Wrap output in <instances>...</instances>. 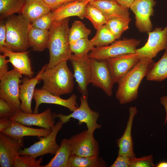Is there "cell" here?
Instances as JSON below:
<instances>
[{
  "label": "cell",
  "mask_w": 167,
  "mask_h": 167,
  "mask_svg": "<svg viewBox=\"0 0 167 167\" xmlns=\"http://www.w3.org/2000/svg\"><path fill=\"white\" fill-rule=\"evenodd\" d=\"M140 40L126 39L115 41L110 45L96 47L88 54L90 58L105 60L128 53H135Z\"/></svg>",
  "instance_id": "52a82bcc"
},
{
  "label": "cell",
  "mask_w": 167,
  "mask_h": 167,
  "mask_svg": "<svg viewBox=\"0 0 167 167\" xmlns=\"http://www.w3.org/2000/svg\"><path fill=\"white\" fill-rule=\"evenodd\" d=\"M148 33L146 43L135 50L140 59H153L160 51L167 48V25L164 28L157 27Z\"/></svg>",
  "instance_id": "30bf717a"
},
{
  "label": "cell",
  "mask_w": 167,
  "mask_h": 167,
  "mask_svg": "<svg viewBox=\"0 0 167 167\" xmlns=\"http://www.w3.org/2000/svg\"><path fill=\"white\" fill-rule=\"evenodd\" d=\"M131 20L130 17H116L108 20L105 25L117 40L129 28Z\"/></svg>",
  "instance_id": "f546056e"
},
{
  "label": "cell",
  "mask_w": 167,
  "mask_h": 167,
  "mask_svg": "<svg viewBox=\"0 0 167 167\" xmlns=\"http://www.w3.org/2000/svg\"><path fill=\"white\" fill-rule=\"evenodd\" d=\"M51 11L43 0H26L21 14L31 24Z\"/></svg>",
  "instance_id": "cb8c5ba5"
},
{
  "label": "cell",
  "mask_w": 167,
  "mask_h": 167,
  "mask_svg": "<svg viewBox=\"0 0 167 167\" xmlns=\"http://www.w3.org/2000/svg\"><path fill=\"white\" fill-rule=\"evenodd\" d=\"M6 29L5 23L2 20L0 23V46H4L6 44Z\"/></svg>",
  "instance_id": "b9f144b4"
},
{
  "label": "cell",
  "mask_w": 167,
  "mask_h": 167,
  "mask_svg": "<svg viewBox=\"0 0 167 167\" xmlns=\"http://www.w3.org/2000/svg\"><path fill=\"white\" fill-rule=\"evenodd\" d=\"M95 48L88 38L78 40L70 44L71 53L77 57H83L88 56L89 53Z\"/></svg>",
  "instance_id": "836d02e7"
},
{
  "label": "cell",
  "mask_w": 167,
  "mask_h": 167,
  "mask_svg": "<svg viewBox=\"0 0 167 167\" xmlns=\"http://www.w3.org/2000/svg\"><path fill=\"white\" fill-rule=\"evenodd\" d=\"M71 155L69 139H63L61 141L59 147L54 157L43 167H68Z\"/></svg>",
  "instance_id": "d4e9b609"
},
{
  "label": "cell",
  "mask_w": 167,
  "mask_h": 167,
  "mask_svg": "<svg viewBox=\"0 0 167 167\" xmlns=\"http://www.w3.org/2000/svg\"><path fill=\"white\" fill-rule=\"evenodd\" d=\"M89 3L99 10L107 21L116 17L130 18L129 9L125 8L114 0H95Z\"/></svg>",
  "instance_id": "7402d4cb"
},
{
  "label": "cell",
  "mask_w": 167,
  "mask_h": 167,
  "mask_svg": "<svg viewBox=\"0 0 167 167\" xmlns=\"http://www.w3.org/2000/svg\"><path fill=\"white\" fill-rule=\"evenodd\" d=\"M124 7L129 9L134 0H115Z\"/></svg>",
  "instance_id": "f6af8a7d"
},
{
  "label": "cell",
  "mask_w": 167,
  "mask_h": 167,
  "mask_svg": "<svg viewBox=\"0 0 167 167\" xmlns=\"http://www.w3.org/2000/svg\"><path fill=\"white\" fill-rule=\"evenodd\" d=\"M23 145V138L13 137L0 133V166L13 167Z\"/></svg>",
  "instance_id": "5bb4252c"
},
{
  "label": "cell",
  "mask_w": 167,
  "mask_h": 167,
  "mask_svg": "<svg viewBox=\"0 0 167 167\" xmlns=\"http://www.w3.org/2000/svg\"><path fill=\"white\" fill-rule=\"evenodd\" d=\"M55 118L54 113L48 108L37 113H27L19 110L9 118L25 126H35L51 131L55 125Z\"/></svg>",
  "instance_id": "4fadbf2b"
},
{
  "label": "cell",
  "mask_w": 167,
  "mask_h": 167,
  "mask_svg": "<svg viewBox=\"0 0 167 167\" xmlns=\"http://www.w3.org/2000/svg\"><path fill=\"white\" fill-rule=\"evenodd\" d=\"M74 78L67 61L62 62L52 68H46L41 77V88L58 96L70 93L74 88Z\"/></svg>",
  "instance_id": "3957f363"
},
{
  "label": "cell",
  "mask_w": 167,
  "mask_h": 167,
  "mask_svg": "<svg viewBox=\"0 0 167 167\" xmlns=\"http://www.w3.org/2000/svg\"><path fill=\"white\" fill-rule=\"evenodd\" d=\"M107 164L101 157H80L71 155L68 162V167H105Z\"/></svg>",
  "instance_id": "83f0119b"
},
{
  "label": "cell",
  "mask_w": 167,
  "mask_h": 167,
  "mask_svg": "<svg viewBox=\"0 0 167 167\" xmlns=\"http://www.w3.org/2000/svg\"><path fill=\"white\" fill-rule=\"evenodd\" d=\"M106 60L114 83H117L140 60L135 53L125 54Z\"/></svg>",
  "instance_id": "9a60e30c"
},
{
  "label": "cell",
  "mask_w": 167,
  "mask_h": 167,
  "mask_svg": "<svg viewBox=\"0 0 167 167\" xmlns=\"http://www.w3.org/2000/svg\"><path fill=\"white\" fill-rule=\"evenodd\" d=\"M6 57L3 54L0 55V78L8 71L7 63L9 62Z\"/></svg>",
  "instance_id": "60d3db41"
},
{
  "label": "cell",
  "mask_w": 167,
  "mask_h": 167,
  "mask_svg": "<svg viewBox=\"0 0 167 167\" xmlns=\"http://www.w3.org/2000/svg\"><path fill=\"white\" fill-rule=\"evenodd\" d=\"M26 0H0L1 19L9 17L15 13L21 14Z\"/></svg>",
  "instance_id": "f1b7e54d"
},
{
  "label": "cell",
  "mask_w": 167,
  "mask_h": 167,
  "mask_svg": "<svg viewBox=\"0 0 167 167\" xmlns=\"http://www.w3.org/2000/svg\"><path fill=\"white\" fill-rule=\"evenodd\" d=\"M160 59L154 63L147 75L148 80L161 82L167 78V48Z\"/></svg>",
  "instance_id": "4316f807"
},
{
  "label": "cell",
  "mask_w": 167,
  "mask_h": 167,
  "mask_svg": "<svg viewBox=\"0 0 167 167\" xmlns=\"http://www.w3.org/2000/svg\"><path fill=\"white\" fill-rule=\"evenodd\" d=\"M116 40L113 35L105 24L97 30L96 35L90 40L96 47L109 45Z\"/></svg>",
  "instance_id": "4dcf8cb0"
},
{
  "label": "cell",
  "mask_w": 167,
  "mask_h": 167,
  "mask_svg": "<svg viewBox=\"0 0 167 167\" xmlns=\"http://www.w3.org/2000/svg\"><path fill=\"white\" fill-rule=\"evenodd\" d=\"M90 83L101 89L108 96H111L114 83L106 60H98L90 58Z\"/></svg>",
  "instance_id": "8fae6325"
},
{
  "label": "cell",
  "mask_w": 167,
  "mask_h": 167,
  "mask_svg": "<svg viewBox=\"0 0 167 167\" xmlns=\"http://www.w3.org/2000/svg\"><path fill=\"white\" fill-rule=\"evenodd\" d=\"M77 97L76 95L73 94L68 99H65L42 88L35 89L33 96L35 102L33 113H38L39 106L42 103L59 105L66 107L73 112L78 107Z\"/></svg>",
  "instance_id": "e0dca14e"
},
{
  "label": "cell",
  "mask_w": 167,
  "mask_h": 167,
  "mask_svg": "<svg viewBox=\"0 0 167 167\" xmlns=\"http://www.w3.org/2000/svg\"><path fill=\"white\" fill-rule=\"evenodd\" d=\"M42 158L38 159L29 155H20L15 159L13 167H43Z\"/></svg>",
  "instance_id": "e575fe53"
},
{
  "label": "cell",
  "mask_w": 167,
  "mask_h": 167,
  "mask_svg": "<svg viewBox=\"0 0 167 167\" xmlns=\"http://www.w3.org/2000/svg\"><path fill=\"white\" fill-rule=\"evenodd\" d=\"M130 167H156L153 163L152 155L145 156L140 158L136 156L130 159Z\"/></svg>",
  "instance_id": "8d00e7d4"
},
{
  "label": "cell",
  "mask_w": 167,
  "mask_h": 167,
  "mask_svg": "<svg viewBox=\"0 0 167 167\" xmlns=\"http://www.w3.org/2000/svg\"><path fill=\"white\" fill-rule=\"evenodd\" d=\"M69 18L54 21L49 30L47 48L49 53L46 69L53 67L59 63L69 60L72 54L70 49L69 33Z\"/></svg>",
  "instance_id": "6da1fadb"
},
{
  "label": "cell",
  "mask_w": 167,
  "mask_h": 167,
  "mask_svg": "<svg viewBox=\"0 0 167 167\" xmlns=\"http://www.w3.org/2000/svg\"><path fill=\"white\" fill-rule=\"evenodd\" d=\"M155 0H134L129 8L135 16V24L139 31L143 33L151 31L152 25L151 17L153 15Z\"/></svg>",
  "instance_id": "7c38bea8"
},
{
  "label": "cell",
  "mask_w": 167,
  "mask_h": 167,
  "mask_svg": "<svg viewBox=\"0 0 167 167\" xmlns=\"http://www.w3.org/2000/svg\"><path fill=\"white\" fill-rule=\"evenodd\" d=\"M46 67L44 65L35 77L25 78L19 86V97L21 102L20 110L24 112L32 113V102L33 99L35 87L41 80L42 74Z\"/></svg>",
  "instance_id": "ac0fdd59"
},
{
  "label": "cell",
  "mask_w": 167,
  "mask_h": 167,
  "mask_svg": "<svg viewBox=\"0 0 167 167\" xmlns=\"http://www.w3.org/2000/svg\"><path fill=\"white\" fill-rule=\"evenodd\" d=\"M73 67L74 77L82 95H88L87 87L90 83L91 69L88 56L78 57L73 54L69 60Z\"/></svg>",
  "instance_id": "2e32d148"
},
{
  "label": "cell",
  "mask_w": 167,
  "mask_h": 167,
  "mask_svg": "<svg viewBox=\"0 0 167 167\" xmlns=\"http://www.w3.org/2000/svg\"><path fill=\"white\" fill-rule=\"evenodd\" d=\"M51 11L68 2L77 0H43Z\"/></svg>",
  "instance_id": "ab89813d"
},
{
  "label": "cell",
  "mask_w": 167,
  "mask_h": 167,
  "mask_svg": "<svg viewBox=\"0 0 167 167\" xmlns=\"http://www.w3.org/2000/svg\"><path fill=\"white\" fill-rule=\"evenodd\" d=\"M84 15L85 17L90 21L96 30L105 25L107 21L102 13L89 2L86 6Z\"/></svg>",
  "instance_id": "1f68e13d"
},
{
  "label": "cell",
  "mask_w": 167,
  "mask_h": 167,
  "mask_svg": "<svg viewBox=\"0 0 167 167\" xmlns=\"http://www.w3.org/2000/svg\"><path fill=\"white\" fill-rule=\"evenodd\" d=\"M88 99V95H82L80 98L79 106L71 113L68 115L54 113V117L59 118L63 124L69 122L71 118L77 119L79 121L78 124L84 123L88 131L94 133L95 130L100 129L102 126L97 123L100 116L99 113L90 108Z\"/></svg>",
  "instance_id": "5b68a950"
},
{
  "label": "cell",
  "mask_w": 167,
  "mask_h": 167,
  "mask_svg": "<svg viewBox=\"0 0 167 167\" xmlns=\"http://www.w3.org/2000/svg\"><path fill=\"white\" fill-rule=\"evenodd\" d=\"M12 121L9 118H3L0 119V132L5 129L7 128L12 124Z\"/></svg>",
  "instance_id": "7bdbcfd3"
},
{
  "label": "cell",
  "mask_w": 167,
  "mask_h": 167,
  "mask_svg": "<svg viewBox=\"0 0 167 167\" xmlns=\"http://www.w3.org/2000/svg\"><path fill=\"white\" fill-rule=\"evenodd\" d=\"M93 134L87 130L72 136L69 139L71 155L80 157L98 156L99 144Z\"/></svg>",
  "instance_id": "ba28073f"
},
{
  "label": "cell",
  "mask_w": 167,
  "mask_h": 167,
  "mask_svg": "<svg viewBox=\"0 0 167 167\" xmlns=\"http://www.w3.org/2000/svg\"><path fill=\"white\" fill-rule=\"evenodd\" d=\"M130 157L122 156H118L114 162L110 167H130Z\"/></svg>",
  "instance_id": "f35d334b"
},
{
  "label": "cell",
  "mask_w": 167,
  "mask_h": 167,
  "mask_svg": "<svg viewBox=\"0 0 167 167\" xmlns=\"http://www.w3.org/2000/svg\"><path fill=\"white\" fill-rule=\"evenodd\" d=\"M156 167H167V161L160 162L156 165Z\"/></svg>",
  "instance_id": "bcb514c9"
},
{
  "label": "cell",
  "mask_w": 167,
  "mask_h": 167,
  "mask_svg": "<svg viewBox=\"0 0 167 167\" xmlns=\"http://www.w3.org/2000/svg\"><path fill=\"white\" fill-rule=\"evenodd\" d=\"M154 62L152 59H140L135 65L118 82L115 97L121 105L135 101L137 98L140 84Z\"/></svg>",
  "instance_id": "7a4b0ae2"
},
{
  "label": "cell",
  "mask_w": 167,
  "mask_h": 167,
  "mask_svg": "<svg viewBox=\"0 0 167 167\" xmlns=\"http://www.w3.org/2000/svg\"><path fill=\"white\" fill-rule=\"evenodd\" d=\"M79 0L83 1H89L90 2V1H94V0Z\"/></svg>",
  "instance_id": "7dc6e473"
},
{
  "label": "cell",
  "mask_w": 167,
  "mask_h": 167,
  "mask_svg": "<svg viewBox=\"0 0 167 167\" xmlns=\"http://www.w3.org/2000/svg\"><path fill=\"white\" fill-rule=\"evenodd\" d=\"M7 49L15 52L26 51L30 47L28 33L31 24L21 14L9 17L5 23Z\"/></svg>",
  "instance_id": "277c9868"
},
{
  "label": "cell",
  "mask_w": 167,
  "mask_h": 167,
  "mask_svg": "<svg viewBox=\"0 0 167 167\" xmlns=\"http://www.w3.org/2000/svg\"><path fill=\"white\" fill-rule=\"evenodd\" d=\"M91 32V30L87 28L82 22L75 21L69 29V37L70 44L80 39L88 38Z\"/></svg>",
  "instance_id": "d6a6232c"
},
{
  "label": "cell",
  "mask_w": 167,
  "mask_h": 167,
  "mask_svg": "<svg viewBox=\"0 0 167 167\" xmlns=\"http://www.w3.org/2000/svg\"><path fill=\"white\" fill-rule=\"evenodd\" d=\"M129 115L124 132L122 137L116 140L119 148L118 156L132 158L136 156L134 152V144L131 136V130L134 118L138 112L136 107L129 109Z\"/></svg>",
  "instance_id": "ffe728a7"
},
{
  "label": "cell",
  "mask_w": 167,
  "mask_h": 167,
  "mask_svg": "<svg viewBox=\"0 0 167 167\" xmlns=\"http://www.w3.org/2000/svg\"><path fill=\"white\" fill-rule=\"evenodd\" d=\"M51 131L43 128L38 129L29 127L13 121L11 126L0 133L13 137L23 138L28 136L44 137L48 135Z\"/></svg>",
  "instance_id": "603a6c76"
},
{
  "label": "cell",
  "mask_w": 167,
  "mask_h": 167,
  "mask_svg": "<svg viewBox=\"0 0 167 167\" xmlns=\"http://www.w3.org/2000/svg\"><path fill=\"white\" fill-rule=\"evenodd\" d=\"M0 51L4 55L8 58L9 62L12 64L14 69L22 75L30 78L32 77L33 72L28 51H13L7 49L4 46H0Z\"/></svg>",
  "instance_id": "d6986e66"
},
{
  "label": "cell",
  "mask_w": 167,
  "mask_h": 167,
  "mask_svg": "<svg viewBox=\"0 0 167 167\" xmlns=\"http://www.w3.org/2000/svg\"><path fill=\"white\" fill-rule=\"evenodd\" d=\"M54 21L53 15L51 11L36 19L31 25L35 28L49 30Z\"/></svg>",
  "instance_id": "d590c367"
},
{
  "label": "cell",
  "mask_w": 167,
  "mask_h": 167,
  "mask_svg": "<svg viewBox=\"0 0 167 167\" xmlns=\"http://www.w3.org/2000/svg\"><path fill=\"white\" fill-rule=\"evenodd\" d=\"M49 36V30L35 28L31 25L28 35L29 46L35 51H44L47 48Z\"/></svg>",
  "instance_id": "484cf974"
},
{
  "label": "cell",
  "mask_w": 167,
  "mask_h": 167,
  "mask_svg": "<svg viewBox=\"0 0 167 167\" xmlns=\"http://www.w3.org/2000/svg\"><path fill=\"white\" fill-rule=\"evenodd\" d=\"M62 125L60 120L57 122L48 135L41 138L39 141L29 147L20 150L19 155H29L36 158L46 154H55L59 147L56 141L57 135Z\"/></svg>",
  "instance_id": "9c48e42d"
},
{
  "label": "cell",
  "mask_w": 167,
  "mask_h": 167,
  "mask_svg": "<svg viewBox=\"0 0 167 167\" xmlns=\"http://www.w3.org/2000/svg\"><path fill=\"white\" fill-rule=\"evenodd\" d=\"M22 75L13 69L0 78V98L6 101L15 112L20 110L19 86Z\"/></svg>",
  "instance_id": "8992f818"
},
{
  "label": "cell",
  "mask_w": 167,
  "mask_h": 167,
  "mask_svg": "<svg viewBox=\"0 0 167 167\" xmlns=\"http://www.w3.org/2000/svg\"><path fill=\"white\" fill-rule=\"evenodd\" d=\"M160 103L164 107L165 112L166 116L164 122V125H165L167 122V96H162L160 99Z\"/></svg>",
  "instance_id": "ee69618b"
},
{
  "label": "cell",
  "mask_w": 167,
  "mask_h": 167,
  "mask_svg": "<svg viewBox=\"0 0 167 167\" xmlns=\"http://www.w3.org/2000/svg\"><path fill=\"white\" fill-rule=\"evenodd\" d=\"M15 112L8 103L5 100L0 98V117L10 118Z\"/></svg>",
  "instance_id": "74e56055"
},
{
  "label": "cell",
  "mask_w": 167,
  "mask_h": 167,
  "mask_svg": "<svg viewBox=\"0 0 167 167\" xmlns=\"http://www.w3.org/2000/svg\"><path fill=\"white\" fill-rule=\"evenodd\" d=\"M89 1L75 0L63 4L52 11L54 21L71 16H77L81 19L85 17V11Z\"/></svg>",
  "instance_id": "44dd1931"
}]
</instances>
